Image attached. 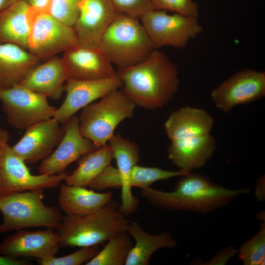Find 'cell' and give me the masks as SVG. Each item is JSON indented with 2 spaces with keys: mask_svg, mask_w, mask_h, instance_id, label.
Masks as SVG:
<instances>
[{
  "mask_svg": "<svg viewBox=\"0 0 265 265\" xmlns=\"http://www.w3.org/2000/svg\"><path fill=\"white\" fill-rule=\"evenodd\" d=\"M117 73L123 93L136 107L145 110L162 108L179 88L177 66L159 49H155L140 63L119 68Z\"/></svg>",
  "mask_w": 265,
  "mask_h": 265,
  "instance_id": "obj_1",
  "label": "cell"
},
{
  "mask_svg": "<svg viewBox=\"0 0 265 265\" xmlns=\"http://www.w3.org/2000/svg\"><path fill=\"white\" fill-rule=\"evenodd\" d=\"M249 192L245 188L229 189L211 182L204 175L190 173L181 176L173 191L148 187L142 189L141 195L158 207L205 214L227 205L238 196Z\"/></svg>",
  "mask_w": 265,
  "mask_h": 265,
  "instance_id": "obj_2",
  "label": "cell"
},
{
  "mask_svg": "<svg viewBox=\"0 0 265 265\" xmlns=\"http://www.w3.org/2000/svg\"><path fill=\"white\" fill-rule=\"evenodd\" d=\"M128 220L112 199L97 211L83 215L63 216L56 229L61 247L96 246L126 232Z\"/></svg>",
  "mask_w": 265,
  "mask_h": 265,
  "instance_id": "obj_3",
  "label": "cell"
},
{
  "mask_svg": "<svg viewBox=\"0 0 265 265\" xmlns=\"http://www.w3.org/2000/svg\"><path fill=\"white\" fill-rule=\"evenodd\" d=\"M99 48L118 68L142 62L155 49L139 19L123 14L105 31Z\"/></svg>",
  "mask_w": 265,
  "mask_h": 265,
  "instance_id": "obj_4",
  "label": "cell"
},
{
  "mask_svg": "<svg viewBox=\"0 0 265 265\" xmlns=\"http://www.w3.org/2000/svg\"><path fill=\"white\" fill-rule=\"evenodd\" d=\"M0 234L32 227L57 229L64 216L60 209L44 203L43 189L0 195Z\"/></svg>",
  "mask_w": 265,
  "mask_h": 265,
  "instance_id": "obj_5",
  "label": "cell"
},
{
  "mask_svg": "<svg viewBox=\"0 0 265 265\" xmlns=\"http://www.w3.org/2000/svg\"><path fill=\"white\" fill-rule=\"evenodd\" d=\"M135 107L122 91H112L82 109L80 132L100 148L108 143L121 122L132 117Z\"/></svg>",
  "mask_w": 265,
  "mask_h": 265,
  "instance_id": "obj_6",
  "label": "cell"
},
{
  "mask_svg": "<svg viewBox=\"0 0 265 265\" xmlns=\"http://www.w3.org/2000/svg\"><path fill=\"white\" fill-rule=\"evenodd\" d=\"M154 49L186 47L203 31L198 18L151 9L139 18Z\"/></svg>",
  "mask_w": 265,
  "mask_h": 265,
  "instance_id": "obj_7",
  "label": "cell"
},
{
  "mask_svg": "<svg viewBox=\"0 0 265 265\" xmlns=\"http://www.w3.org/2000/svg\"><path fill=\"white\" fill-rule=\"evenodd\" d=\"M32 10L28 51L39 61L48 60L79 44L73 26L47 12Z\"/></svg>",
  "mask_w": 265,
  "mask_h": 265,
  "instance_id": "obj_8",
  "label": "cell"
},
{
  "mask_svg": "<svg viewBox=\"0 0 265 265\" xmlns=\"http://www.w3.org/2000/svg\"><path fill=\"white\" fill-rule=\"evenodd\" d=\"M0 100L8 123L18 130L26 129L53 117L56 108L45 96L19 84L0 89Z\"/></svg>",
  "mask_w": 265,
  "mask_h": 265,
  "instance_id": "obj_9",
  "label": "cell"
},
{
  "mask_svg": "<svg viewBox=\"0 0 265 265\" xmlns=\"http://www.w3.org/2000/svg\"><path fill=\"white\" fill-rule=\"evenodd\" d=\"M67 175L66 172L53 175H33L8 143L0 152V195L54 188L60 186Z\"/></svg>",
  "mask_w": 265,
  "mask_h": 265,
  "instance_id": "obj_10",
  "label": "cell"
},
{
  "mask_svg": "<svg viewBox=\"0 0 265 265\" xmlns=\"http://www.w3.org/2000/svg\"><path fill=\"white\" fill-rule=\"evenodd\" d=\"M265 95V72L251 68L238 71L213 89L215 106L227 113L236 106L255 101Z\"/></svg>",
  "mask_w": 265,
  "mask_h": 265,
  "instance_id": "obj_11",
  "label": "cell"
},
{
  "mask_svg": "<svg viewBox=\"0 0 265 265\" xmlns=\"http://www.w3.org/2000/svg\"><path fill=\"white\" fill-rule=\"evenodd\" d=\"M122 82L117 73L111 77L94 80L68 79L64 85L66 95L60 106L56 108L53 118L64 124L88 105L108 93L118 90Z\"/></svg>",
  "mask_w": 265,
  "mask_h": 265,
  "instance_id": "obj_12",
  "label": "cell"
},
{
  "mask_svg": "<svg viewBox=\"0 0 265 265\" xmlns=\"http://www.w3.org/2000/svg\"><path fill=\"white\" fill-rule=\"evenodd\" d=\"M64 135L56 149L38 167L40 174L56 175L65 172L73 162L97 148L81 133L79 117L73 116L64 123Z\"/></svg>",
  "mask_w": 265,
  "mask_h": 265,
  "instance_id": "obj_13",
  "label": "cell"
},
{
  "mask_svg": "<svg viewBox=\"0 0 265 265\" xmlns=\"http://www.w3.org/2000/svg\"><path fill=\"white\" fill-rule=\"evenodd\" d=\"M61 247L58 232L53 229L17 230L0 244V255L13 259H42L55 256Z\"/></svg>",
  "mask_w": 265,
  "mask_h": 265,
  "instance_id": "obj_14",
  "label": "cell"
},
{
  "mask_svg": "<svg viewBox=\"0 0 265 265\" xmlns=\"http://www.w3.org/2000/svg\"><path fill=\"white\" fill-rule=\"evenodd\" d=\"M64 133L63 126L52 117L27 128L21 138L11 147L26 163L34 164L51 154Z\"/></svg>",
  "mask_w": 265,
  "mask_h": 265,
  "instance_id": "obj_15",
  "label": "cell"
},
{
  "mask_svg": "<svg viewBox=\"0 0 265 265\" xmlns=\"http://www.w3.org/2000/svg\"><path fill=\"white\" fill-rule=\"evenodd\" d=\"M120 14L110 0H82L73 26L79 44L99 47L104 33Z\"/></svg>",
  "mask_w": 265,
  "mask_h": 265,
  "instance_id": "obj_16",
  "label": "cell"
},
{
  "mask_svg": "<svg viewBox=\"0 0 265 265\" xmlns=\"http://www.w3.org/2000/svg\"><path fill=\"white\" fill-rule=\"evenodd\" d=\"M61 58L69 79L99 80L117 73L113 64L99 47L79 44L64 52Z\"/></svg>",
  "mask_w": 265,
  "mask_h": 265,
  "instance_id": "obj_17",
  "label": "cell"
},
{
  "mask_svg": "<svg viewBox=\"0 0 265 265\" xmlns=\"http://www.w3.org/2000/svg\"><path fill=\"white\" fill-rule=\"evenodd\" d=\"M68 79L62 58L54 56L32 67L19 85L47 98L58 100L64 91V84Z\"/></svg>",
  "mask_w": 265,
  "mask_h": 265,
  "instance_id": "obj_18",
  "label": "cell"
},
{
  "mask_svg": "<svg viewBox=\"0 0 265 265\" xmlns=\"http://www.w3.org/2000/svg\"><path fill=\"white\" fill-rule=\"evenodd\" d=\"M216 150V140L210 134L171 141L168 159L180 170L190 173L203 166Z\"/></svg>",
  "mask_w": 265,
  "mask_h": 265,
  "instance_id": "obj_19",
  "label": "cell"
},
{
  "mask_svg": "<svg viewBox=\"0 0 265 265\" xmlns=\"http://www.w3.org/2000/svg\"><path fill=\"white\" fill-rule=\"evenodd\" d=\"M215 120L206 111L184 107L172 112L164 123L170 141L210 134Z\"/></svg>",
  "mask_w": 265,
  "mask_h": 265,
  "instance_id": "obj_20",
  "label": "cell"
},
{
  "mask_svg": "<svg viewBox=\"0 0 265 265\" xmlns=\"http://www.w3.org/2000/svg\"><path fill=\"white\" fill-rule=\"evenodd\" d=\"M126 232L134 240L125 265H148L151 256L161 248L172 249L177 242L170 233L163 231L158 234L147 233L137 221H130Z\"/></svg>",
  "mask_w": 265,
  "mask_h": 265,
  "instance_id": "obj_21",
  "label": "cell"
},
{
  "mask_svg": "<svg viewBox=\"0 0 265 265\" xmlns=\"http://www.w3.org/2000/svg\"><path fill=\"white\" fill-rule=\"evenodd\" d=\"M32 13L24 0L0 12V43L13 44L28 50Z\"/></svg>",
  "mask_w": 265,
  "mask_h": 265,
  "instance_id": "obj_22",
  "label": "cell"
},
{
  "mask_svg": "<svg viewBox=\"0 0 265 265\" xmlns=\"http://www.w3.org/2000/svg\"><path fill=\"white\" fill-rule=\"evenodd\" d=\"M39 61L28 50L20 46L0 43V89L19 84Z\"/></svg>",
  "mask_w": 265,
  "mask_h": 265,
  "instance_id": "obj_23",
  "label": "cell"
},
{
  "mask_svg": "<svg viewBox=\"0 0 265 265\" xmlns=\"http://www.w3.org/2000/svg\"><path fill=\"white\" fill-rule=\"evenodd\" d=\"M58 202L60 209L68 216H79L92 213L111 201L110 191L97 192L86 187L60 185Z\"/></svg>",
  "mask_w": 265,
  "mask_h": 265,
  "instance_id": "obj_24",
  "label": "cell"
},
{
  "mask_svg": "<svg viewBox=\"0 0 265 265\" xmlns=\"http://www.w3.org/2000/svg\"><path fill=\"white\" fill-rule=\"evenodd\" d=\"M188 174L180 169L170 171L157 167L134 166L121 181L122 198V204L120 205L121 210L126 214L134 209L135 200L132 195L131 187H136L142 189L150 187L155 182Z\"/></svg>",
  "mask_w": 265,
  "mask_h": 265,
  "instance_id": "obj_25",
  "label": "cell"
},
{
  "mask_svg": "<svg viewBox=\"0 0 265 265\" xmlns=\"http://www.w3.org/2000/svg\"><path fill=\"white\" fill-rule=\"evenodd\" d=\"M113 159L108 143L90 152L78 160L77 168L67 175L64 181L70 186L87 187Z\"/></svg>",
  "mask_w": 265,
  "mask_h": 265,
  "instance_id": "obj_26",
  "label": "cell"
},
{
  "mask_svg": "<svg viewBox=\"0 0 265 265\" xmlns=\"http://www.w3.org/2000/svg\"><path fill=\"white\" fill-rule=\"evenodd\" d=\"M133 244L131 236L122 232L111 238L85 265H123Z\"/></svg>",
  "mask_w": 265,
  "mask_h": 265,
  "instance_id": "obj_27",
  "label": "cell"
},
{
  "mask_svg": "<svg viewBox=\"0 0 265 265\" xmlns=\"http://www.w3.org/2000/svg\"><path fill=\"white\" fill-rule=\"evenodd\" d=\"M113 159L117 163L119 173V182L131 169L138 165L140 161L139 148L134 142L129 140L120 134H114L108 141Z\"/></svg>",
  "mask_w": 265,
  "mask_h": 265,
  "instance_id": "obj_28",
  "label": "cell"
},
{
  "mask_svg": "<svg viewBox=\"0 0 265 265\" xmlns=\"http://www.w3.org/2000/svg\"><path fill=\"white\" fill-rule=\"evenodd\" d=\"M238 258L244 265H264L265 260V224L262 223L258 233L242 244Z\"/></svg>",
  "mask_w": 265,
  "mask_h": 265,
  "instance_id": "obj_29",
  "label": "cell"
},
{
  "mask_svg": "<svg viewBox=\"0 0 265 265\" xmlns=\"http://www.w3.org/2000/svg\"><path fill=\"white\" fill-rule=\"evenodd\" d=\"M100 250L98 245L83 247L63 256H52L37 260L41 265H80L92 259Z\"/></svg>",
  "mask_w": 265,
  "mask_h": 265,
  "instance_id": "obj_30",
  "label": "cell"
},
{
  "mask_svg": "<svg viewBox=\"0 0 265 265\" xmlns=\"http://www.w3.org/2000/svg\"><path fill=\"white\" fill-rule=\"evenodd\" d=\"M82 0H51L47 12L58 21L73 26Z\"/></svg>",
  "mask_w": 265,
  "mask_h": 265,
  "instance_id": "obj_31",
  "label": "cell"
},
{
  "mask_svg": "<svg viewBox=\"0 0 265 265\" xmlns=\"http://www.w3.org/2000/svg\"><path fill=\"white\" fill-rule=\"evenodd\" d=\"M153 9L164 10L198 18V4L193 0H152Z\"/></svg>",
  "mask_w": 265,
  "mask_h": 265,
  "instance_id": "obj_32",
  "label": "cell"
},
{
  "mask_svg": "<svg viewBox=\"0 0 265 265\" xmlns=\"http://www.w3.org/2000/svg\"><path fill=\"white\" fill-rule=\"evenodd\" d=\"M121 14L139 18L153 9L152 0H110Z\"/></svg>",
  "mask_w": 265,
  "mask_h": 265,
  "instance_id": "obj_33",
  "label": "cell"
},
{
  "mask_svg": "<svg viewBox=\"0 0 265 265\" xmlns=\"http://www.w3.org/2000/svg\"><path fill=\"white\" fill-rule=\"evenodd\" d=\"M35 11L47 12L51 0H24Z\"/></svg>",
  "mask_w": 265,
  "mask_h": 265,
  "instance_id": "obj_34",
  "label": "cell"
},
{
  "mask_svg": "<svg viewBox=\"0 0 265 265\" xmlns=\"http://www.w3.org/2000/svg\"><path fill=\"white\" fill-rule=\"evenodd\" d=\"M27 259H13L0 255V265H30Z\"/></svg>",
  "mask_w": 265,
  "mask_h": 265,
  "instance_id": "obj_35",
  "label": "cell"
},
{
  "mask_svg": "<svg viewBox=\"0 0 265 265\" xmlns=\"http://www.w3.org/2000/svg\"><path fill=\"white\" fill-rule=\"evenodd\" d=\"M9 133L6 129L0 126V152L9 140Z\"/></svg>",
  "mask_w": 265,
  "mask_h": 265,
  "instance_id": "obj_36",
  "label": "cell"
},
{
  "mask_svg": "<svg viewBox=\"0 0 265 265\" xmlns=\"http://www.w3.org/2000/svg\"><path fill=\"white\" fill-rule=\"evenodd\" d=\"M19 0H0V12L9 7Z\"/></svg>",
  "mask_w": 265,
  "mask_h": 265,
  "instance_id": "obj_37",
  "label": "cell"
}]
</instances>
